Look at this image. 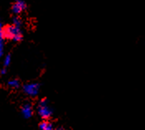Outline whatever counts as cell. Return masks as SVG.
I'll return each instance as SVG.
<instances>
[{"label":"cell","instance_id":"ba28073f","mask_svg":"<svg viewBox=\"0 0 145 130\" xmlns=\"http://www.w3.org/2000/svg\"><path fill=\"white\" fill-rule=\"evenodd\" d=\"M12 24H14V25H16L18 27H20V25H21V20H20V18L18 17H14L12 18Z\"/></svg>","mask_w":145,"mask_h":130},{"label":"cell","instance_id":"3957f363","mask_svg":"<svg viewBox=\"0 0 145 130\" xmlns=\"http://www.w3.org/2000/svg\"><path fill=\"white\" fill-rule=\"evenodd\" d=\"M39 89H40V86L37 83H28L22 86L23 92L31 97H35L36 95H37L39 92Z\"/></svg>","mask_w":145,"mask_h":130},{"label":"cell","instance_id":"7a4b0ae2","mask_svg":"<svg viewBox=\"0 0 145 130\" xmlns=\"http://www.w3.org/2000/svg\"><path fill=\"white\" fill-rule=\"evenodd\" d=\"M37 114L43 119H48L52 115V109L48 105L46 99H42L37 105Z\"/></svg>","mask_w":145,"mask_h":130},{"label":"cell","instance_id":"6da1fadb","mask_svg":"<svg viewBox=\"0 0 145 130\" xmlns=\"http://www.w3.org/2000/svg\"><path fill=\"white\" fill-rule=\"evenodd\" d=\"M4 39L12 40L14 42H20L22 39V34L19 27L16 25H8L2 28Z\"/></svg>","mask_w":145,"mask_h":130},{"label":"cell","instance_id":"8fae6325","mask_svg":"<svg viewBox=\"0 0 145 130\" xmlns=\"http://www.w3.org/2000/svg\"><path fill=\"white\" fill-rule=\"evenodd\" d=\"M0 74H1V75H4V74H6V69H5V68L2 69V70H1V71H0Z\"/></svg>","mask_w":145,"mask_h":130},{"label":"cell","instance_id":"277c9868","mask_svg":"<svg viewBox=\"0 0 145 130\" xmlns=\"http://www.w3.org/2000/svg\"><path fill=\"white\" fill-rule=\"evenodd\" d=\"M21 112H22V116L25 118V119H29L32 117L33 115V106L30 103H25L23 105H22V109H21Z\"/></svg>","mask_w":145,"mask_h":130},{"label":"cell","instance_id":"30bf717a","mask_svg":"<svg viewBox=\"0 0 145 130\" xmlns=\"http://www.w3.org/2000/svg\"><path fill=\"white\" fill-rule=\"evenodd\" d=\"M3 39H0V57L3 54Z\"/></svg>","mask_w":145,"mask_h":130},{"label":"cell","instance_id":"52a82bcc","mask_svg":"<svg viewBox=\"0 0 145 130\" xmlns=\"http://www.w3.org/2000/svg\"><path fill=\"white\" fill-rule=\"evenodd\" d=\"M8 86L11 88H13V89H18L20 86V81L17 79H13L8 82Z\"/></svg>","mask_w":145,"mask_h":130},{"label":"cell","instance_id":"7c38bea8","mask_svg":"<svg viewBox=\"0 0 145 130\" xmlns=\"http://www.w3.org/2000/svg\"><path fill=\"white\" fill-rule=\"evenodd\" d=\"M15 1H19V0H15Z\"/></svg>","mask_w":145,"mask_h":130},{"label":"cell","instance_id":"5b68a950","mask_svg":"<svg viewBox=\"0 0 145 130\" xmlns=\"http://www.w3.org/2000/svg\"><path fill=\"white\" fill-rule=\"evenodd\" d=\"M26 7H27L26 6V3L23 1H22V0L16 1V3L12 7V12L14 14H19L24 9H26Z\"/></svg>","mask_w":145,"mask_h":130},{"label":"cell","instance_id":"9c48e42d","mask_svg":"<svg viewBox=\"0 0 145 130\" xmlns=\"http://www.w3.org/2000/svg\"><path fill=\"white\" fill-rule=\"evenodd\" d=\"M10 62H11V56H10V55H7L4 59V66L9 65Z\"/></svg>","mask_w":145,"mask_h":130},{"label":"cell","instance_id":"8992f818","mask_svg":"<svg viewBox=\"0 0 145 130\" xmlns=\"http://www.w3.org/2000/svg\"><path fill=\"white\" fill-rule=\"evenodd\" d=\"M39 128L43 130H52L53 129V124L44 119V121H42L40 124H39Z\"/></svg>","mask_w":145,"mask_h":130},{"label":"cell","instance_id":"4fadbf2b","mask_svg":"<svg viewBox=\"0 0 145 130\" xmlns=\"http://www.w3.org/2000/svg\"><path fill=\"white\" fill-rule=\"evenodd\" d=\"M0 27H1V23H0Z\"/></svg>","mask_w":145,"mask_h":130}]
</instances>
